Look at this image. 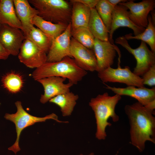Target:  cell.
Segmentation results:
<instances>
[{
	"label": "cell",
	"mask_w": 155,
	"mask_h": 155,
	"mask_svg": "<svg viewBox=\"0 0 155 155\" xmlns=\"http://www.w3.org/2000/svg\"><path fill=\"white\" fill-rule=\"evenodd\" d=\"M78 155H84L83 154H81ZM88 155H94V153L92 152L90 153V154H88Z\"/></svg>",
	"instance_id": "1f68e13d"
},
{
	"label": "cell",
	"mask_w": 155,
	"mask_h": 155,
	"mask_svg": "<svg viewBox=\"0 0 155 155\" xmlns=\"http://www.w3.org/2000/svg\"><path fill=\"white\" fill-rule=\"evenodd\" d=\"M79 67L73 58L66 57L60 61L46 62L36 68L32 74L36 80L50 76H58L67 79L69 82L76 84L87 74Z\"/></svg>",
	"instance_id": "3957f363"
},
{
	"label": "cell",
	"mask_w": 155,
	"mask_h": 155,
	"mask_svg": "<svg viewBox=\"0 0 155 155\" xmlns=\"http://www.w3.org/2000/svg\"><path fill=\"white\" fill-rule=\"evenodd\" d=\"M32 23L52 40L64 32L68 25L53 23L43 19L38 15L34 18Z\"/></svg>",
	"instance_id": "7402d4cb"
},
{
	"label": "cell",
	"mask_w": 155,
	"mask_h": 155,
	"mask_svg": "<svg viewBox=\"0 0 155 155\" xmlns=\"http://www.w3.org/2000/svg\"><path fill=\"white\" fill-rule=\"evenodd\" d=\"M0 1H1V0H0Z\"/></svg>",
	"instance_id": "836d02e7"
},
{
	"label": "cell",
	"mask_w": 155,
	"mask_h": 155,
	"mask_svg": "<svg viewBox=\"0 0 155 155\" xmlns=\"http://www.w3.org/2000/svg\"><path fill=\"white\" fill-rule=\"evenodd\" d=\"M117 48L109 41L94 38L93 50L97 61L98 72L111 67L113 64Z\"/></svg>",
	"instance_id": "5bb4252c"
},
{
	"label": "cell",
	"mask_w": 155,
	"mask_h": 155,
	"mask_svg": "<svg viewBox=\"0 0 155 155\" xmlns=\"http://www.w3.org/2000/svg\"><path fill=\"white\" fill-rule=\"evenodd\" d=\"M72 6L71 23V29L79 27H88L91 9L74 0H70Z\"/></svg>",
	"instance_id": "ac0fdd59"
},
{
	"label": "cell",
	"mask_w": 155,
	"mask_h": 155,
	"mask_svg": "<svg viewBox=\"0 0 155 155\" xmlns=\"http://www.w3.org/2000/svg\"><path fill=\"white\" fill-rule=\"evenodd\" d=\"M66 78L58 76H50L37 80L41 84L44 89V93L40 99L42 104L46 103L52 98L61 94L70 91V88L73 85L70 82L64 84Z\"/></svg>",
	"instance_id": "7c38bea8"
},
{
	"label": "cell",
	"mask_w": 155,
	"mask_h": 155,
	"mask_svg": "<svg viewBox=\"0 0 155 155\" xmlns=\"http://www.w3.org/2000/svg\"><path fill=\"white\" fill-rule=\"evenodd\" d=\"M105 85L106 89L111 90L116 94L121 96L125 95L133 97L144 106L155 101L154 87L148 88L144 86L136 88L134 86H129L126 88H121Z\"/></svg>",
	"instance_id": "2e32d148"
},
{
	"label": "cell",
	"mask_w": 155,
	"mask_h": 155,
	"mask_svg": "<svg viewBox=\"0 0 155 155\" xmlns=\"http://www.w3.org/2000/svg\"><path fill=\"white\" fill-rule=\"evenodd\" d=\"M0 22L22 30V24L17 16L13 0H1Z\"/></svg>",
	"instance_id": "d6986e66"
},
{
	"label": "cell",
	"mask_w": 155,
	"mask_h": 155,
	"mask_svg": "<svg viewBox=\"0 0 155 155\" xmlns=\"http://www.w3.org/2000/svg\"><path fill=\"white\" fill-rule=\"evenodd\" d=\"M71 29L70 22L64 32L52 40L47 55V62L59 61L66 57L72 58L70 51Z\"/></svg>",
	"instance_id": "ba28073f"
},
{
	"label": "cell",
	"mask_w": 155,
	"mask_h": 155,
	"mask_svg": "<svg viewBox=\"0 0 155 155\" xmlns=\"http://www.w3.org/2000/svg\"><path fill=\"white\" fill-rule=\"evenodd\" d=\"M121 98V96L118 94L111 96L106 92L91 99L89 104L94 113L96 124L95 135L98 139H105L106 128L112 125L108 121L110 117L114 122L119 121V117L116 113L115 110Z\"/></svg>",
	"instance_id": "7a4b0ae2"
},
{
	"label": "cell",
	"mask_w": 155,
	"mask_h": 155,
	"mask_svg": "<svg viewBox=\"0 0 155 155\" xmlns=\"http://www.w3.org/2000/svg\"><path fill=\"white\" fill-rule=\"evenodd\" d=\"M1 25H2V24L0 22V31L1 29Z\"/></svg>",
	"instance_id": "d6a6232c"
},
{
	"label": "cell",
	"mask_w": 155,
	"mask_h": 155,
	"mask_svg": "<svg viewBox=\"0 0 155 155\" xmlns=\"http://www.w3.org/2000/svg\"><path fill=\"white\" fill-rule=\"evenodd\" d=\"M72 37L80 43L93 50L94 38L88 27H82L71 29Z\"/></svg>",
	"instance_id": "484cf974"
},
{
	"label": "cell",
	"mask_w": 155,
	"mask_h": 155,
	"mask_svg": "<svg viewBox=\"0 0 155 155\" xmlns=\"http://www.w3.org/2000/svg\"><path fill=\"white\" fill-rule=\"evenodd\" d=\"M46 54L31 41L25 38L18 55L21 62L28 67L36 69L47 62Z\"/></svg>",
	"instance_id": "30bf717a"
},
{
	"label": "cell",
	"mask_w": 155,
	"mask_h": 155,
	"mask_svg": "<svg viewBox=\"0 0 155 155\" xmlns=\"http://www.w3.org/2000/svg\"><path fill=\"white\" fill-rule=\"evenodd\" d=\"M118 4L124 5L129 10V18L134 24L145 28L148 25L149 14L155 8V0H143L138 3H135L131 0Z\"/></svg>",
	"instance_id": "8fae6325"
},
{
	"label": "cell",
	"mask_w": 155,
	"mask_h": 155,
	"mask_svg": "<svg viewBox=\"0 0 155 155\" xmlns=\"http://www.w3.org/2000/svg\"><path fill=\"white\" fill-rule=\"evenodd\" d=\"M15 104L17 108L16 113L11 114L6 113L4 117L6 119L13 122L15 125L17 139L14 144L8 148V150L13 151L15 154L20 150L19 144L20 136L22 131L26 127L33 125L36 123L44 122L46 120L49 119H53L59 123L68 122L67 121L63 122L59 120L57 115L54 113L43 117L33 116L28 113L24 110L20 101H17L15 102Z\"/></svg>",
	"instance_id": "5b68a950"
},
{
	"label": "cell",
	"mask_w": 155,
	"mask_h": 155,
	"mask_svg": "<svg viewBox=\"0 0 155 155\" xmlns=\"http://www.w3.org/2000/svg\"><path fill=\"white\" fill-rule=\"evenodd\" d=\"M114 7L117 5L118 4L122 2H125L127 0H107Z\"/></svg>",
	"instance_id": "4dcf8cb0"
},
{
	"label": "cell",
	"mask_w": 155,
	"mask_h": 155,
	"mask_svg": "<svg viewBox=\"0 0 155 155\" xmlns=\"http://www.w3.org/2000/svg\"><path fill=\"white\" fill-rule=\"evenodd\" d=\"M98 75L103 83L118 82L125 84L128 86L144 87L142 78L132 72L128 66L123 68H121L120 65L117 68L109 67L98 72Z\"/></svg>",
	"instance_id": "52a82bcc"
},
{
	"label": "cell",
	"mask_w": 155,
	"mask_h": 155,
	"mask_svg": "<svg viewBox=\"0 0 155 155\" xmlns=\"http://www.w3.org/2000/svg\"><path fill=\"white\" fill-rule=\"evenodd\" d=\"M25 37L20 29L6 24H2L0 31V42L10 55H18Z\"/></svg>",
	"instance_id": "4fadbf2b"
},
{
	"label": "cell",
	"mask_w": 155,
	"mask_h": 155,
	"mask_svg": "<svg viewBox=\"0 0 155 155\" xmlns=\"http://www.w3.org/2000/svg\"><path fill=\"white\" fill-rule=\"evenodd\" d=\"M148 23L144 31L136 36H133L131 33L125 35L124 36L127 40L135 39L141 40L147 43L150 46L151 51L155 54V27L152 22L151 16L148 17Z\"/></svg>",
	"instance_id": "603a6c76"
},
{
	"label": "cell",
	"mask_w": 155,
	"mask_h": 155,
	"mask_svg": "<svg viewBox=\"0 0 155 155\" xmlns=\"http://www.w3.org/2000/svg\"><path fill=\"white\" fill-rule=\"evenodd\" d=\"M128 8L120 4L115 6L113 12L111 27L109 31V41L113 43V35L115 31L120 27H127L131 29L134 36L143 32L145 29L140 27L134 24L130 19Z\"/></svg>",
	"instance_id": "9a60e30c"
},
{
	"label": "cell",
	"mask_w": 155,
	"mask_h": 155,
	"mask_svg": "<svg viewBox=\"0 0 155 155\" xmlns=\"http://www.w3.org/2000/svg\"><path fill=\"white\" fill-rule=\"evenodd\" d=\"M28 1L43 19L55 24L70 23L72 6L70 2L64 0Z\"/></svg>",
	"instance_id": "277c9868"
},
{
	"label": "cell",
	"mask_w": 155,
	"mask_h": 155,
	"mask_svg": "<svg viewBox=\"0 0 155 155\" xmlns=\"http://www.w3.org/2000/svg\"><path fill=\"white\" fill-rule=\"evenodd\" d=\"M78 98V95L69 91L52 98L49 102L59 107L63 116L65 117L71 115Z\"/></svg>",
	"instance_id": "44dd1931"
},
{
	"label": "cell",
	"mask_w": 155,
	"mask_h": 155,
	"mask_svg": "<svg viewBox=\"0 0 155 155\" xmlns=\"http://www.w3.org/2000/svg\"><path fill=\"white\" fill-rule=\"evenodd\" d=\"M1 82L3 87L12 94L20 92L24 84L22 76L19 73L13 72L4 75L2 78Z\"/></svg>",
	"instance_id": "d4e9b609"
},
{
	"label": "cell",
	"mask_w": 155,
	"mask_h": 155,
	"mask_svg": "<svg viewBox=\"0 0 155 155\" xmlns=\"http://www.w3.org/2000/svg\"><path fill=\"white\" fill-rule=\"evenodd\" d=\"M88 7L90 9L95 8L99 0H74Z\"/></svg>",
	"instance_id": "f1b7e54d"
},
{
	"label": "cell",
	"mask_w": 155,
	"mask_h": 155,
	"mask_svg": "<svg viewBox=\"0 0 155 155\" xmlns=\"http://www.w3.org/2000/svg\"><path fill=\"white\" fill-rule=\"evenodd\" d=\"M88 28L94 38L103 41H109V31L95 8L91 9Z\"/></svg>",
	"instance_id": "ffe728a7"
},
{
	"label": "cell",
	"mask_w": 155,
	"mask_h": 155,
	"mask_svg": "<svg viewBox=\"0 0 155 155\" xmlns=\"http://www.w3.org/2000/svg\"><path fill=\"white\" fill-rule=\"evenodd\" d=\"M70 53L81 68L86 71H97L98 65L94 51L84 46L71 37Z\"/></svg>",
	"instance_id": "9c48e42d"
},
{
	"label": "cell",
	"mask_w": 155,
	"mask_h": 155,
	"mask_svg": "<svg viewBox=\"0 0 155 155\" xmlns=\"http://www.w3.org/2000/svg\"><path fill=\"white\" fill-rule=\"evenodd\" d=\"M115 43L125 48L135 58L137 64L133 72L135 75L142 76L152 66L155 65V54L149 50L144 42L141 41L139 46L135 49L130 46L124 36L117 38Z\"/></svg>",
	"instance_id": "8992f818"
},
{
	"label": "cell",
	"mask_w": 155,
	"mask_h": 155,
	"mask_svg": "<svg viewBox=\"0 0 155 155\" xmlns=\"http://www.w3.org/2000/svg\"><path fill=\"white\" fill-rule=\"evenodd\" d=\"M130 125L131 144L143 152L147 141L155 143V118L154 113L137 102L124 108Z\"/></svg>",
	"instance_id": "6da1fadb"
},
{
	"label": "cell",
	"mask_w": 155,
	"mask_h": 155,
	"mask_svg": "<svg viewBox=\"0 0 155 155\" xmlns=\"http://www.w3.org/2000/svg\"><path fill=\"white\" fill-rule=\"evenodd\" d=\"M25 36V38L31 41L46 53H48L52 40L39 28L34 26Z\"/></svg>",
	"instance_id": "cb8c5ba5"
},
{
	"label": "cell",
	"mask_w": 155,
	"mask_h": 155,
	"mask_svg": "<svg viewBox=\"0 0 155 155\" xmlns=\"http://www.w3.org/2000/svg\"><path fill=\"white\" fill-rule=\"evenodd\" d=\"M10 55L9 52L0 42V59L6 60Z\"/></svg>",
	"instance_id": "f546056e"
},
{
	"label": "cell",
	"mask_w": 155,
	"mask_h": 155,
	"mask_svg": "<svg viewBox=\"0 0 155 155\" xmlns=\"http://www.w3.org/2000/svg\"><path fill=\"white\" fill-rule=\"evenodd\" d=\"M114 7L107 0H99L95 7L109 32L111 27Z\"/></svg>",
	"instance_id": "4316f807"
},
{
	"label": "cell",
	"mask_w": 155,
	"mask_h": 155,
	"mask_svg": "<svg viewBox=\"0 0 155 155\" xmlns=\"http://www.w3.org/2000/svg\"><path fill=\"white\" fill-rule=\"evenodd\" d=\"M17 16L21 22L22 27V31L24 36L34 26L32 20L38 14V11L32 7L27 0H13Z\"/></svg>",
	"instance_id": "e0dca14e"
},
{
	"label": "cell",
	"mask_w": 155,
	"mask_h": 155,
	"mask_svg": "<svg viewBox=\"0 0 155 155\" xmlns=\"http://www.w3.org/2000/svg\"><path fill=\"white\" fill-rule=\"evenodd\" d=\"M143 84L152 86L155 85V65L152 66L142 76Z\"/></svg>",
	"instance_id": "83f0119b"
}]
</instances>
